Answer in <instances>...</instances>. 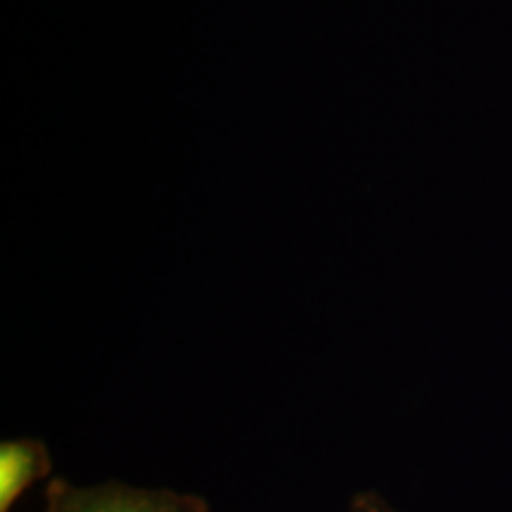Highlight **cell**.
<instances>
[{"instance_id": "obj_2", "label": "cell", "mask_w": 512, "mask_h": 512, "mask_svg": "<svg viewBox=\"0 0 512 512\" xmlns=\"http://www.w3.org/2000/svg\"><path fill=\"white\" fill-rule=\"evenodd\" d=\"M50 475L53 456L41 439H5L0 444V512H12L31 486Z\"/></svg>"}, {"instance_id": "obj_1", "label": "cell", "mask_w": 512, "mask_h": 512, "mask_svg": "<svg viewBox=\"0 0 512 512\" xmlns=\"http://www.w3.org/2000/svg\"><path fill=\"white\" fill-rule=\"evenodd\" d=\"M43 512H211V508L202 496L185 491L150 489L117 479L76 484L50 477L43 491Z\"/></svg>"}, {"instance_id": "obj_3", "label": "cell", "mask_w": 512, "mask_h": 512, "mask_svg": "<svg viewBox=\"0 0 512 512\" xmlns=\"http://www.w3.org/2000/svg\"><path fill=\"white\" fill-rule=\"evenodd\" d=\"M347 512H401L394 503H389L380 491L361 489L349 498Z\"/></svg>"}]
</instances>
